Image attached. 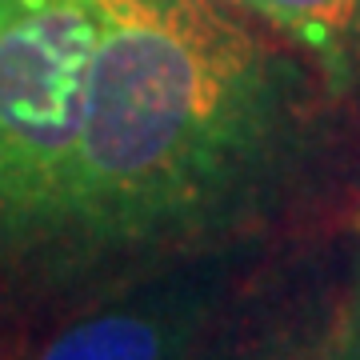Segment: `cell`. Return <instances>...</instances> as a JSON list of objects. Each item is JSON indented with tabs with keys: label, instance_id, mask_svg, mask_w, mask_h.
<instances>
[{
	"label": "cell",
	"instance_id": "6da1fadb",
	"mask_svg": "<svg viewBox=\"0 0 360 360\" xmlns=\"http://www.w3.org/2000/svg\"><path fill=\"white\" fill-rule=\"evenodd\" d=\"M72 240L120 248L217 224L269 156L281 92L217 0H96Z\"/></svg>",
	"mask_w": 360,
	"mask_h": 360
},
{
	"label": "cell",
	"instance_id": "7a4b0ae2",
	"mask_svg": "<svg viewBox=\"0 0 360 360\" xmlns=\"http://www.w3.org/2000/svg\"><path fill=\"white\" fill-rule=\"evenodd\" d=\"M96 0H0V252L72 240Z\"/></svg>",
	"mask_w": 360,
	"mask_h": 360
},
{
	"label": "cell",
	"instance_id": "3957f363",
	"mask_svg": "<svg viewBox=\"0 0 360 360\" xmlns=\"http://www.w3.org/2000/svg\"><path fill=\"white\" fill-rule=\"evenodd\" d=\"M37 360H176V336L156 312L116 309L60 328Z\"/></svg>",
	"mask_w": 360,
	"mask_h": 360
},
{
	"label": "cell",
	"instance_id": "277c9868",
	"mask_svg": "<svg viewBox=\"0 0 360 360\" xmlns=\"http://www.w3.org/2000/svg\"><path fill=\"white\" fill-rule=\"evenodd\" d=\"M236 4L264 16L272 28L296 37L333 65H340L348 40L360 28V0H236Z\"/></svg>",
	"mask_w": 360,
	"mask_h": 360
},
{
	"label": "cell",
	"instance_id": "5b68a950",
	"mask_svg": "<svg viewBox=\"0 0 360 360\" xmlns=\"http://www.w3.org/2000/svg\"><path fill=\"white\" fill-rule=\"evenodd\" d=\"M296 360H360V345L345 348V352H321V356H296Z\"/></svg>",
	"mask_w": 360,
	"mask_h": 360
}]
</instances>
